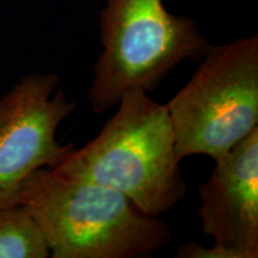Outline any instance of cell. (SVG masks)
I'll return each instance as SVG.
<instances>
[{
    "label": "cell",
    "mask_w": 258,
    "mask_h": 258,
    "mask_svg": "<svg viewBox=\"0 0 258 258\" xmlns=\"http://www.w3.org/2000/svg\"><path fill=\"white\" fill-rule=\"evenodd\" d=\"M53 258L151 256L172 239L169 225L117 190L92 180L35 171L21 194Z\"/></svg>",
    "instance_id": "cell-1"
},
{
    "label": "cell",
    "mask_w": 258,
    "mask_h": 258,
    "mask_svg": "<svg viewBox=\"0 0 258 258\" xmlns=\"http://www.w3.org/2000/svg\"><path fill=\"white\" fill-rule=\"evenodd\" d=\"M117 105L92 141L73 147L50 169L117 190L160 217L186 194L169 111L140 89L125 92Z\"/></svg>",
    "instance_id": "cell-2"
},
{
    "label": "cell",
    "mask_w": 258,
    "mask_h": 258,
    "mask_svg": "<svg viewBox=\"0 0 258 258\" xmlns=\"http://www.w3.org/2000/svg\"><path fill=\"white\" fill-rule=\"evenodd\" d=\"M99 30L103 51L88 91L96 114L111 110L131 90L154 91L177 64L211 46L191 17L170 14L163 0H106Z\"/></svg>",
    "instance_id": "cell-3"
},
{
    "label": "cell",
    "mask_w": 258,
    "mask_h": 258,
    "mask_svg": "<svg viewBox=\"0 0 258 258\" xmlns=\"http://www.w3.org/2000/svg\"><path fill=\"white\" fill-rule=\"evenodd\" d=\"M165 106L177 158L218 159L258 128V35L209 46Z\"/></svg>",
    "instance_id": "cell-4"
},
{
    "label": "cell",
    "mask_w": 258,
    "mask_h": 258,
    "mask_svg": "<svg viewBox=\"0 0 258 258\" xmlns=\"http://www.w3.org/2000/svg\"><path fill=\"white\" fill-rule=\"evenodd\" d=\"M55 73H30L16 84L17 102L0 131V208L21 205V194L32 173L54 167L72 144L57 143V127L76 109Z\"/></svg>",
    "instance_id": "cell-5"
},
{
    "label": "cell",
    "mask_w": 258,
    "mask_h": 258,
    "mask_svg": "<svg viewBox=\"0 0 258 258\" xmlns=\"http://www.w3.org/2000/svg\"><path fill=\"white\" fill-rule=\"evenodd\" d=\"M215 160L199 186L202 232L221 258L258 257V128Z\"/></svg>",
    "instance_id": "cell-6"
},
{
    "label": "cell",
    "mask_w": 258,
    "mask_h": 258,
    "mask_svg": "<svg viewBox=\"0 0 258 258\" xmlns=\"http://www.w3.org/2000/svg\"><path fill=\"white\" fill-rule=\"evenodd\" d=\"M49 249L24 206L0 208V258H47Z\"/></svg>",
    "instance_id": "cell-7"
},
{
    "label": "cell",
    "mask_w": 258,
    "mask_h": 258,
    "mask_svg": "<svg viewBox=\"0 0 258 258\" xmlns=\"http://www.w3.org/2000/svg\"><path fill=\"white\" fill-rule=\"evenodd\" d=\"M16 102H17V90L14 86V89L8 95L0 98V131L4 128L6 122L11 117L16 106Z\"/></svg>",
    "instance_id": "cell-8"
}]
</instances>
